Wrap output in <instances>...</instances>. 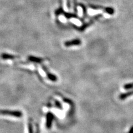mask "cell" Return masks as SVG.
I'll return each instance as SVG.
<instances>
[{
    "mask_svg": "<svg viewBox=\"0 0 133 133\" xmlns=\"http://www.w3.org/2000/svg\"><path fill=\"white\" fill-rule=\"evenodd\" d=\"M36 133H40V128L38 125V124H36Z\"/></svg>",
    "mask_w": 133,
    "mask_h": 133,
    "instance_id": "ba28073f",
    "label": "cell"
},
{
    "mask_svg": "<svg viewBox=\"0 0 133 133\" xmlns=\"http://www.w3.org/2000/svg\"><path fill=\"white\" fill-rule=\"evenodd\" d=\"M28 133H33L32 124L31 122H29L28 125Z\"/></svg>",
    "mask_w": 133,
    "mask_h": 133,
    "instance_id": "8992f818",
    "label": "cell"
},
{
    "mask_svg": "<svg viewBox=\"0 0 133 133\" xmlns=\"http://www.w3.org/2000/svg\"><path fill=\"white\" fill-rule=\"evenodd\" d=\"M55 105L56 106V107L59 109H63V107H62V105L61 104V103L58 101H55Z\"/></svg>",
    "mask_w": 133,
    "mask_h": 133,
    "instance_id": "52a82bcc",
    "label": "cell"
},
{
    "mask_svg": "<svg viewBox=\"0 0 133 133\" xmlns=\"http://www.w3.org/2000/svg\"><path fill=\"white\" fill-rule=\"evenodd\" d=\"M132 95H133V90L128 91V92L120 94L119 95V99L121 100H124L126 98H127L128 97H130Z\"/></svg>",
    "mask_w": 133,
    "mask_h": 133,
    "instance_id": "3957f363",
    "label": "cell"
},
{
    "mask_svg": "<svg viewBox=\"0 0 133 133\" xmlns=\"http://www.w3.org/2000/svg\"><path fill=\"white\" fill-rule=\"evenodd\" d=\"M81 43V41L78 39L73 41H69L66 42L65 43V45L66 47H69L71 45H78Z\"/></svg>",
    "mask_w": 133,
    "mask_h": 133,
    "instance_id": "277c9868",
    "label": "cell"
},
{
    "mask_svg": "<svg viewBox=\"0 0 133 133\" xmlns=\"http://www.w3.org/2000/svg\"><path fill=\"white\" fill-rule=\"evenodd\" d=\"M124 88L125 89H130L133 88V83H129V84H127L124 86Z\"/></svg>",
    "mask_w": 133,
    "mask_h": 133,
    "instance_id": "5b68a950",
    "label": "cell"
},
{
    "mask_svg": "<svg viewBox=\"0 0 133 133\" xmlns=\"http://www.w3.org/2000/svg\"><path fill=\"white\" fill-rule=\"evenodd\" d=\"M128 133H133V126L130 129V130L129 131Z\"/></svg>",
    "mask_w": 133,
    "mask_h": 133,
    "instance_id": "9c48e42d",
    "label": "cell"
},
{
    "mask_svg": "<svg viewBox=\"0 0 133 133\" xmlns=\"http://www.w3.org/2000/svg\"><path fill=\"white\" fill-rule=\"evenodd\" d=\"M1 114L2 115H6L14 116L16 118H21L23 116V113L19 110H1Z\"/></svg>",
    "mask_w": 133,
    "mask_h": 133,
    "instance_id": "6da1fadb",
    "label": "cell"
},
{
    "mask_svg": "<svg viewBox=\"0 0 133 133\" xmlns=\"http://www.w3.org/2000/svg\"><path fill=\"white\" fill-rule=\"evenodd\" d=\"M53 118V114L51 112H48L46 116V124H45V126L48 129H50L52 127Z\"/></svg>",
    "mask_w": 133,
    "mask_h": 133,
    "instance_id": "7a4b0ae2",
    "label": "cell"
}]
</instances>
